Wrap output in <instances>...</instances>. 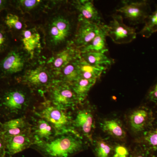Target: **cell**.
Here are the masks:
<instances>
[{
  "label": "cell",
  "mask_w": 157,
  "mask_h": 157,
  "mask_svg": "<svg viewBox=\"0 0 157 157\" xmlns=\"http://www.w3.org/2000/svg\"><path fill=\"white\" fill-rule=\"evenodd\" d=\"M80 51L73 44H71L62 50L56 52L47 62L48 67L51 70L54 75L58 73L62 68L70 62L79 58ZM56 78V77H55Z\"/></svg>",
  "instance_id": "8fae6325"
},
{
  "label": "cell",
  "mask_w": 157,
  "mask_h": 157,
  "mask_svg": "<svg viewBox=\"0 0 157 157\" xmlns=\"http://www.w3.org/2000/svg\"><path fill=\"white\" fill-rule=\"evenodd\" d=\"M5 23L9 29L15 30H21L24 27L22 21L16 14L11 13L7 14L5 20Z\"/></svg>",
  "instance_id": "83f0119b"
},
{
  "label": "cell",
  "mask_w": 157,
  "mask_h": 157,
  "mask_svg": "<svg viewBox=\"0 0 157 157\" xmlns=\"http://www.w3.org/2000/svg\"><path fill=\"white\" fill-rule=\"evenodd\" d=\"M114 148L109 143L103 140L96 142L94 147L95 157H113Z\"/></svg>",
  "instance_id": "484cf974"
},
{
  "label": "cell",
  "mask_w": 157,
  "mask_h": 157,
  "mask_svg": "<svg viewBox=\"0 0 157 157\" xmlns=\"http://www.w3.org/2000/svg\"><path fill=\"white\" fill-rule=\"evenodd\" d=\"M71 5L76 11L78 21L93 23L99 25L105 24L102 15L90 0H76L71 2Z\"/></svg>",
  "instance_id": "30bf717a"
},
{
  "label": "cell",
  "mask_w": 157,
  "mask_h": 157,
  "mask_svg": "<svg viewBox=\"0 0 157 157\" xmlns=\"http://www.w3.org/2000/svg\"><path fill=\"white\" fill-rule=\"evenodd\" d=\"M144 140L150 148L153 151H157V129L149 132L144 137Z\"/></svg>",
  "instance_id": "f1b7e54d"
},
{
  "label": "cell",
  "mask_w": 157,
  "mask_h": 157,
  "mask_svg": "<svg viewBox=\"0 0 157 157\" xmlns=\"http://www.w3.org/2000/svg\"><path fill=\"white\" fill-rule=\"evenodd\" d=\"M148 98L151 101H157V82L150 90Z\"/></svg>",
  "instance_id": "836d02e7"
},
{
  "label": "cell",
  "mask_w": 157,
  "mask_h": 157,
  "mask_svg": "<svg viewBox=\"0 0 157 157\" xmlns=\"http://www.w3.org/2000/svg\"><path fill=\"white\" fill-rule=\"evenodd\" d=\"M111 17L112 19L107 25V36L113 42L117 44H128L136 39V29L125 24L121 14L114 13L111 15Z\"/></svg>",
  "instance_id": "ba28073f"
},
{
  "label": "cell",
  "mask_w": 157,
  "mask_h": 157,
  "mask_svg": "<svg viewBox=\"0 0 157 157\" xmlns=\"http://www.w3.org/2000/svg\"><path fill=\"white\" fill-rule=\"evenodd\" d=\"M5 138L7 154L10 156L31 147L35 143L31 131L11 137H5Z\"/></svg>",
  "instance_id": "5bb4252c"
},
{
  "label": "cell",
  "mask_w": 157,
  "mask_h": 157,
  "mask_svg": "<svg viewBox=\"0 0 157 157\" xmlns=\"http://www.w3.org/2000/svg\"><path fill=\"white\" fill-rule=\"evenodd\" d=\"M114 155L117 157H128L129 152L125 147L118 145L114 149Z\"/></svg>",
  "instance_id": "f546056e"
},
{
  "label": "cell",
  "mask_w": 157,
  "mask_h": 157,
  "mask_svg": "<svg viewBox=\"0 0 157 157\" xmlns=\"http://www.w3.org/2000/svg\"><path fill=\"white\" fill-rule=\"evenodd\" d=\"M101 128L104 132L119 140H123L126 136L122 124L116 119L104 121L101 124Z\"/></svg>",
  "instance_id": "603a6c76"
},
{
  "label": "cell",
  "mask_w": 157,
  "mask_h": 157,
  "mask_svg": "<svg viewBox=\"0 0 157 157\" xmlns=\"http://www.w3.org/2000/svg\"><path fill=\"white\" fill-rule=\"evenodd\" d=\"M37 117L32 124L31 131L35 143L49 141L58 135L55 129L48 121L42 118Z\"/></svg>",
  "instance_id": "2e32d148"
},
{
  "label": "cell",
  "mask_w": 157,
  "mask_h": 157,
  "mask_svg": "<svg viewBox=\"0 0 157 157\" xmlns=\"http://www.w3.org/2000/svg\"><path fill=\"white\" fill-rule=\"evenodd\" d=\"M78 67L80 77L96 81L100 79L102 74L108 69L107 67L90 64L82 59L81 56L78 60Z\"/></svg>",
  "instance_id": "ac0fdd59"
},
{
  "label": "cell",
  "mask_w": 157,
  "mask_h": 157,
  "mask_svg": "<svg viewBox=\"0 0 157 157\" xmlns=\"http://www.w3.org/2000/svg\"><path fill=\"white\" fill-rule=\"evenodd\" d=\"M21 84L31 90L46 92L56 81L51 70L45 66H39L26 70L20 79Z\"/></svg>",
  "instance_id": "5b68a950"
},
{
  "label": "cell",
  "mask_w": 157,
  "mask_h": 157,
  "mask_svg": "<svg viewBox=\"0 0 157 157\" xmlns=\"http://www.w3.org/2000/svg\"><path fill=\"white\" fill-rule=\"evenodd\" d=\"M150 119V114L146 109L139 108L131 113L129 117V122L133 132H142L147 125Z\"/></svg>",
  "instance_id": "ffe728a7"
},
{
  "label": "cell",
  "mask_w": 157,
  "mask_h": 157,
  "mask_svg": "<svg viewBox=\"0 0 157 157\" xmlns=\"http://www.w3.org/2000/svg\"><path fill=\"white\" fill-rule=\"evenodd\" d=\"M130 157H153L147 151L143 150L135 151L132 153Z\"/></svg>",
  "instance_id": "d6a6232c"
},
{
  "label": "cell",
  "mask_w": 157,
  "mask_h": 157,
  "mask_svg": "<svg viewBox=\"0 0 157 157\" xmlns=\"http://www.w3.org/2000/svg\"><path fill=\"white\" fill-rule=\"evenodd\" d=\"M97 81L89 80L80 77L71 85L73 91L76 94L80 104L87 98L91 88Z\"/></svg>",
  "instance_id": "cb8c5ba5"
},
{
  "label": "cell",
  "mask_w": 157,
  "mask_h": 157,
  "mask_svg": "<svg viewBox=\"0 0 157 157\" xmlns=\"http://www.w3.org/2000/svg\"><path fill=\"white\" fill-rule=\"evenodd\" d=\"M157 32V5L146 19L143 28L138 33L144 38H148Z\"/></svg>",
  "instance_id": "d4e9b609"
},
{
  "label": "cell",
  "mask_w": 157,
  "mask_h": 157,
  "mask_svg": "<svg viewBox=\"0 0 157 157\" xmlns=\"http://www.w3.org/2000/svg\"><path fill=\"white\" fill-rule=\"evenodd\" d=\"M6 4H7V2L6 1L0 0V12L5 9Z\"/></svg>",
  "instance_id": "e575fe53"
},
{
  "label": "cell",
  "mask_w": 157,
  "mask_h": 157,
  "mask_svg": "<svg viewBox=\"0 0 157 157\" xmlns=\"http://www.w3.org/2000/svg\"><path fill=\"white\" fill-rule=\"evenodd\" d=\"M74 131L82 137L84 136L93 144V134L95 128L94 118L92 111L87 107H82L77 110L73 119Z\"/></svg>",
  "instance_id": "9c48e42d"
},
{
  "label": "cell",
  "mask_w": 157,
  "mask_h": 157,
  "mask_svg": "<svg viewBox=\"0 0 157 157\" xmlns=\"http://www.w3.org/2000/svg\"><path fill=\"white\" fill-rule=\"evenodd\" d=\"M79 58L72 61L62 68L56 75V80L71 85L78 80L80 78L78 67V60Z\"/></svg>",
  "instance_id": "d6986e66"
},
{
  "label": "cell",
  "mask_w": 157,
  "mask_h": 157,
  "mask_svg": "<svg viewBox=\"0 0 157 157\" xmlns=\"http://www.w3.org/2000/svg\"><path fill=\"white\" fill-rule=\"evenodd\" d=\"M34 113L37 117L48 121L55 129L58 135L67 132L78 134L73 129V118L67 110L56 107L48 101H45L34 109Z\"/></svg>",
  "instance_id": "3957f363"
},
{
  "label": "cell",
  "mask_w": 157,
  "mask_h": 157,
  "mask_svg": "<svg viewBox=\"0 0 157 157\" xmlns=\"http://www.w3.org/2000/svg\"><path fill=\"white\" fill-rule=\"evenodd\" d=\"M102 25L83 21H78L77 29L72 44L78 49L86 46L97 36Z\"/></svg>",
  "instance_id": "7c38bea8"
},
{
  "label": "cell",
  "mask_w": 157,
  "mask_h": 157,
  "mask_svg": "<svg viewBox=\"0 0 157 157\" xmlns=\"http://www.w3.org/2000/svg\"><path fill=\"white\" fill-rule=\"evenodd\" d=\"M46 92L48 99L46 101L61 109L67 110L80 104L71 85L56 80Z\"/></svg>",
  "instance_id": "277c9868"
},
{
  "label": "cell",
  "mask_w": 157,
  "mask_h": 157,
  "mask_svg": "<svg viewBox=\"0 0 157 157\" xmlns=\"http://www.w3.org/2000/svg\"><path fill=\"white\" fill-rule=\"evenodd\" d=\"M43 2L39 0H20L17 1V5L24 12L33 11L42 6Z\"/></svg>",
  "instance_id": "4316f807"
},
{
  "label": "cell",
  "mask_w": 157,
  "mask_h": 157,
  "mask_svg": "<svg viewBox=\"0 0 157 157\" xmlns=\"http://www.w3.org/2000/svg\"><path fill=\"white\" fill-rule=\"evenodd\" d=\"M12 156H9V157H12Z\"/></svg>",
  "instance_id": "8d00e7d4"
},
{
  "label": "cell",
  "mask_w": 157,
  "mask_h": 157,
  "mask_svg": "<svg viewBox=\"0 0 157 157\" xmlns=\"http://www.w3.org/2000/svg\"><path fill=\"white\" fill-rule=\"evenodd\" d=\"M78 23V15L71 5L70 8L52 14L44 27L47 47L57 52L72 44Z\"/></svg>",
  "instance_id": "6da1fadb"
},
{
  "label": "cell",
  "mask_w": 157,
  "mask_h": 157,
  "mask_svg": "<svg viewBox=\"0 0 157 157\" xmlns=\"http://www.w3.org/2000/svg\"><path fill=\"white\" fill-rule=\"evenodd\" d=\"M27 62V55L18 50L11 51L0 63L2 72L7 75L21 72L24 69Z\"/></svg>",
  "instance_id": "4fadbf2b"
},
{
  "label": "cell",
  "mask_w": 157,
  "mask_h": 157,
  "mask_svg": "<svg viewBox=\"0 0 157 157\" xmlns=\"http://www.w3.org/2000/svg\"><path fill=\"white\" fill-rule=\"evenodd\" d=\"M113 157H117L115 156V155H113Z\"/></svg>",
  "instance_id": "d590c367"
},
{
  "label": "cell",
  "mask_w": 157,
  "mask_h": 157,
  "mask_svg": "<svg viewBox=\"0 0 157 157\" xmlns=\"http://www.w3.org/2000/svg\"><path fill=\"white\" fill-rule=\"evenodd\" d=\"M108 25L106 24L101 26L97 36L88 45L79 50L80 52H94L106 54L109 51L106 42L107 37Z\"/></svg>",
  "instance_id": "e0dca14e"
},
{
  "label": "cell",
  "mask_w": 157,
  "mask_h": 157,
  "mask_svg": "<svg viewBox=\"0 0 157 157\" xmlns=\"http://www.w3.org/2000/svg\"><path fill=\"white\" fill-rule=\"evenodd\" d=\"M8 42V38L5 31L0 28V52L6 48Z\"/></svg>",
  "instance_id": "1f68e13d"
},
{
  "label": "cell",
  "mask_w": 157,
  "mask_h": 157,
  "mask_svg": "<svg viewBox=\"0 0 157 157\" xmlns=\"http://www.w3.org/2000/svg\"><path fill=\"white\" fill-rule=\"evenodd\" d=\"M80 56L82 59L92 66L105 67L109 68L114 63V60L107 56L106 54L101 52H82Z\"/></svg>",
  "instance_id": "7402d4cb"
},
{
  "label": "cell",
  "mask_w": 157,
  "mask_h": 157,
  "mask_svg": "<svg viewBox=\"0 0 157 157\" xmlns=\"http://www.w3.org/2000/svg\"><path fill=\"white\" fill-rule=\"evenodd\" d=\"M44 157H71L86 148L83 137L73 132L59 134L46 142H37L32 145Z\"/></svg>",
  "instance_id": "7a4b0ae2"
},
{
  "label": "cell",
  "mask_w": 157,
  "mask_h": 157,
  "mask_svg": "<svg viewBox=\"0 0 157 157\" xmlns=\"http://www.w3.org/2000/svg\"><path fill=\"white\" fill-rule=\"evenodd\" d=\"M31 97L26 90L15 88L7 91L2 99V107L10 114L23 113L29 107Z\"/></svg>",
  "instance_id": "52a82bcc"
},
{
  "label": "cell",
  "mask_w": 157,
  "mask_h": 157,
  "mask_svg": "<svg viewBox=\"0 0 157 157\" xmlns=\"http://www.w3.org/2000/svg\"><path fill=\"white\" fill-rule=\"evenodd\" d=\"M7 154L6 140L4 135L0 131V157H6Z\"/></svg>",
  "instance_id": "4dcf8cb0"
},
{
  "label": "cell",
  "mask_w": 157,
  "mask_h": 157,
  "mask_svg": "<svg viewBox=\"0 0 157 157\" xmlns=\"http://www.w3.org/2000/svg\"><path fill=\"white\" fill-rule=\"evenodd\" d=\"M40 34L35 29L23 30L21 41L24 49L28 53L33 55L40 46Z\"/></svg>",
  "instance_id": "44dd1931"
},
{
  "label": "cell",
  "mask_w": 157,
  "mask_h": 157,
  "mask_svg": "<svg viewBox=\"0 0 157 157\" xmlns=\"http://www.w3.org/2000/svg\"><path fill=\"white\" fill-rule=\"evenodd\" d=\"M132 25L144 23L152 12L148 1H122L116 9Z\"/></svg>",
  "instance_id": "8992f818"
},
{
  "label": "cell",
  "mask_w": 157,
  "mask_h": 157,
  "mask_svg": "<svg viewBox=\"0 0 157 157\" xmlns=\"http://www.w3.org/2000/svg\"><path fill=\"white\" fill-rule=\"evenodd\" d=\"M0 124V131L6 137L20 135L32 130V125L25 116L12 119Z\"/></svg>",
  "instance_id": "9a60e30c"
}]
</instances>
